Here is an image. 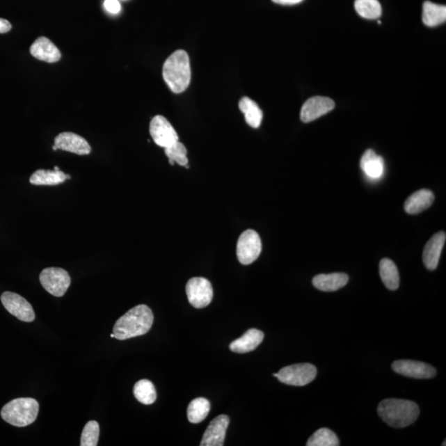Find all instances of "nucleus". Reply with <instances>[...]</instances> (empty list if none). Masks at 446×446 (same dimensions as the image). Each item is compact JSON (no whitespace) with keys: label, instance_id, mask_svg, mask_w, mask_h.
<instances>
[{"label":"nucleus","instance_id":"72a5a7b5","mask_svg":"<svg viewBox=\"0 0 446 446\" xmlns=\"http://www.w3.org/2000/svg\"><path fill=\"white\" fill-rule=\"evenodd\" d=\"M52 149L54 150V151H56V150H58V149H57V148L56 147L55 145H53Z\"/></svg>","mask_w":446,"mask_h":446},{"label":"nucleus","instance_id":"c756f323","mask_svg":"<svg viewBox=\"0 0 446 446\" xmlns=\"http://www.w3.org/2000/svg\"><path fill=\"white\" fill-rule=\"evenodd\" d=\"M99 437V425L95 421L88 422L81 435V446H96L98 445Z\"/></svg>","mask_w":446,"mask_h":446},{"label":"nucleus","instance_id":"423d86ee","mask_svg":"<svg viewBox=\"0 0 446 446\" xmlns=\"http://www.w3.org/2000/svg\"><path fill=\"white\" fill-rule=\"evenodd\" d=\"M262 244L259 234L254 230H246L238 239L237 255L242 264H253L262 253Z\"/></svg>","mask_w":446,"mask_h":446},{"label":"nucleus","instance_id":"412c9836","mask_svg":"<svg viewBox=\"0 0 446 446\" xmlns=\"http://www.w3.org/2000/svg\"><path fill=\"white\" fill-rule=\"evenodd\" d=\"M68 179H70L69 175L65 174L58 166H55L52 170H38L34 172L29 181L34 185H57Z\"/></svg>","mask_w":446,"mask_h":446},{"label":"nucleus","instance_id":"7c9ffc66","mask_svg":"<svg viewBox=\"0 0 446 446\" xmlns=\"http://www.w3.org/2000/svg\"><path fill=\"white\" fill-rule=\"evenodd\" d=\"M104 6L105 10L112 15H117L121 11V4L118 0H105Z\"/></svg>","mask_w":446,"mask_h":446},{"label":"nucleus","instance_id":"0eeeda50","mask_svg":"<svg viewBox=\"0 0 446 446\" xmlns=\"http://www.w3.org/2000/svg\"><path fill=\"white\" fill-rule=\"evenodd\" d=\"M40 282L48 293L55 297H63L70 285V277L67 271L61 268H47L40 275Z\"/></svg>","mask_w":446,"mask_h":446},{"label":"nucleus","instance_id":"dca6fc26","mask_svg":"<svg viewBox=\"0 0 446 446\" xmlns=\"http://www.w3.org/2000/svg\"><path fill=\"white\" fill-rule=\"evenodd\" d=\"M30 53L35 58L47 63H57L61 58L58 48L46 37L38 38L31 46Z\"/></svg>","mask_w":446,"mask_h":446},{"label":"nucleus","instance_id":"b1692460","mask_svg":"<svg viewBox=\"0 0 446 446\" xmlns=\"http://www.w3.org/2000/svg\"><path fill=\"white\" fill-rule=\"evenodd\" d=\"M239 109L245 115L247 125L253 128H258L262 125L263 113L255 101L244 97L240 100Z\"/></svg>","mask_w":446,"mask_h":446},{"label":"nucleus","instance_id":"393cba45","mask_svg":"<svg viewBox=\"0 0 446 446\" xmlns=\"http://www.w3.org/2000/svg\"><path fill=\"white\" fill-rule=\"evenodd\" d=\"M211 405L209 401L204 397L193 399L189 404L187 415L189 421L193 424L200 423L204 421L210 412Z\"/></svg>","mask_w":446,"mask_h":446},{"label":"nucleus","instance_id":"f3484780","mask_svg":"<svg viewBox=\"0 0 446 446\" xmlns=\"http://www.w3.org/2000/svg\"><path fill=\"white\" fill-rule=\"evenodd\" d=\"M264 337L262 330L250 329L241 337L230 344V350L238 354L253 351L263 342Z\"/></svg>","mask_w":446,"mask_h":446},{"label":"nucleus","instance_id":"f704fd0d","mask_svg":"<svg viewBox=\"0 0 446 446\" xmlns=\"http://www.w3.org/2000/svg\"><path fill=\"white\" fill-rule=\"evenodd\" d=\"M110 337H111L112 338H114V334L113 333L111 334V335H110Z\"/></svg>","mask_w":446,"mask_h":446},{"label":"nucleus","instance_id":"39448f33","mask_svg":"<svg viewBox=\"0 0 446 446\" xmlns=\"http://www.w3.org/2000/svg\"><path fill=\"white\" fill-rule=\"evenodd\" d=\"M317 370L314 365L308 363L286 366L279 373L273 374L279 381L288 385L304 386L310 383L317 376Z\"/></svg>","mask_w":446,"mask_h":446},{"label":"nucleus","instance_id":"cd10ccee","mask_svg":"<svg viewBox=\"0 0 446 446\" xmlns=\"http://www.w3.org/2000/svg\"><path fill=\"white\" fill-rule=\"evenodd\" d=\"M308 446H338L339 440L337 435L328 428H321L308 440Z\"/></svg>","mask_w":446,"mask_h":446},{"label":"nucleus","instance_id":"a211bd4d","mask_svg":"<svg viewBox=\"0 0 446 446\" xmlns=\"http://www.w3.org/2000/svg\"><path fill=\"white\" fill-rule=\"evenodd\" d=\"M435 200L434 193L428 189H421L406 200L404 209L409 214H418L430 207Z\"/></svg>","mask_w":446,"mask_h":446},{"label":"nucleus","instance_id":"5701e85b","mask_svg":"<svg viewBox=\"0 0 446 446\" xmlns=\"http://www.w3.org/2000/svg\"><path fill=\"white\" fill-rule=\"evenodd\" d=\"M381 280L388 289L396 290L399 287V273L396 264L390 259H383L379 264Z\"/></svg>","mask_w":446,"mask_h":446},{"label":"nucleus","instance_id":"6ab92c4d","mask_svg":"<svg viewBox=\"0 0 446 446\" xmlns=\"http://www.w3.org/2000/svg\"><path fill=\"white\" fill-rule=\"evenodd\" d=\"M349 277L344 273H333L329 275H319L313 278L312 285L316 289L324 292H334L347 285Z\"/></svg>","mask_w":446,"mask_h":446},{"label":"nucleus","instance_id":"4468645a","mask_svg":"<svg viewBox=\"0 0 446 446\" xmlns=\"http://www.w3.org/2000/svg\"><path fill=\"white\" fill-rule=\"evenodd\" d=\"M227 415H220L207 427L200 443L201 446H223L229 425Z\"/></svg>","mask_w":446,"mask_h":446},{"label":"nucleus","instance_id":"a878e982","mask_svg":"<svg viewBox=\"0 0 446 446\" xmlns=\"http://www.w3.org/2000/svg\"><path fill=\"white\" fill-rule=\"evenodd\" d=\"M134 394L136 399L145 405H151L157 400L156 388L148 379H141L135 384Z\"/></svg>","mask_w":446,"mask_h":446},{"label":"nucleus","instance_id":"f03ea898","mask_svg":"<svg viewBox=\"0 0 446 446\" xmlns=\"http://www.w3.org/2000/svg\"><path fill=\"white\" fill-rule=\"evenodd\" d=\"M162 74L166 85L175 94L186 90L191 81V61L188 53L178 50L168 57L163 65Z\"/></svg>","mask_w":446,"mask_h":446},{"label":"nucleus","instance_id":"2f4dec72","mask_svg":"<svg viewBox=\"0 0 446 446\" xmlns=\"http://www.w3.org/2000/svg\"><path fill=\"white\" fill-rule=\"evenodd\" d=\"M12 29V25L6 19H0V33H6Z\"/></svg>","mask_w":446,"mask_h":446},{"label":"nucleus","instance_id":"2eb2a0df","mask_svg":"<svg viewBox=\"0 0 446 446\" xmlns=\"http://www.w3.org/2000/svg\"><path fill=\"white\" fill-rule=\"evenodd\" d=\"M446 240L445 232L435 234L430 241H428L422 254L424 264L429 271H434L438 266L441 253Z\"/></svg>","mask_w":446,"mask_h":446},{"label":"nucleus","instance_id":"9b49d317","mask_svg":"<svg viewBox=\"0 0 446 446\" xmlns=\"http://www.w3.org/2000/svg\"><path fill=\"white\" fill-rule=\"evenodd\" d=\"M395 373L413 379H431L436 376V370L430 365L415 360H397L392 365Z\"/></svg>","mask_w":446,"mask_h":446},{"label":"nucleus","instance_id":"4be33fe9","mask_svg":"<svg viewBox=\"0 0 446 446\" xmlns=\"http://www.w3.org/2000/svg\"><path fill=\"white\" fill-rule=\"evenodd\" d=\"M446 20V7L430 1L423 4L422 21L424 24L431 26H438Z\"/></svg>","mask_w":446,"mask_h":446},{"label":"nucleus","instance_id":"6e6552de","mask_svg":"<svg viewBox=\"0 0 446 446\" xmlns=\"http://www.w3.org/2000/svg\"><path fill=\"white\" fill-rule=\"evenodd\" d=\"M186 294L189 303L196 308L209 306L214 297L211 282L201 277L192 278L188 281Z\"/></svg>","mask_w":446,"mask_h":446},{"label":"nucleus","instance_id":"7ed1b4c3","mask_svg":"<svg viewBox=\"0 0 446 446\" xmlns=\"http://www.w3.org/2000/svg\"><path fill=\"white\" fill-rule=\"evenodd\" d=\"M378 413L388 426L404 428L417 421L420 410L413 401L390 399L379 404Z\"/></svg>","mask_w":446,"mask_h":446},{"label":"nucleus","instance_id":"bb28decb","mask_svg":"<svg viewBox=\"0 0 446 446\" xmlns=\"http://www.w3.org/2000/svg\"><path fill=\"white\" fill-rule=\"evenodd\" d=\"M356 10L367 19H377L382 15V7L378 0H356Z\"/></svg>","mask_w":446,"mask_h":446},{"label":"nucleus","instance_id":"9d476101","mask_svg":"<svg viewBox=\"0 0 446 446\" xmlns=\"http://www.w3.org/2000/svg\"><path fill=\"white\" fill-rule=\"evenodd\" d=\"M1 302L6 310L17 319L25 322H32L35 320L32 305L19 294L4 292L1 295Z\"/></svg>","mask_w":446,"mask_h":446},{"label":"nucleus","instance_id":"1a4fd4ad","mask_svg":"<svg viewBox=\"0 0 446 446\" xmlns=\"http://www.w3.org/2000/svg\"><path fill=\"white\" fill-rule=\"evenodd\" d=\"M150 134L154 143L163 148H169L179 141V136L173 126L161 115L152 118L150 125Z\"/></svg>","mask_w":446,"mask_h":446},{"label":"nucleus","instance_id":"473e14b6","mask_svg":"<svg viewBox=\"0 0 446 446\" xmlns=\"http://www.w3.org/2000/svg\"><path fill=\"white\" fill-rule=\"evenodd\" d=\"M273 3L282 4V6H294L303 1V0H272Z\"/></svg>","mask_w":446,"mask_h":446},{"label":"nucleus","instance_id":"ddd939ff","mask_svg":"<svg viewBox=\"0 0 446 446\" xmlns=\"http://www.w3.org/2000/svg\"><path fill=\"white\" fill-rule=\"evenodd\" d=\"M54 145L57 149L83 156L91 152V147L82 136L65 132L56 136Z\"/></svg>","mask_w":446,"mask_h":446},{"label":"nucleus","instance_id":"f8f14e48","mask_svg":"<svg viewBox=\"0 0 446 446\" xmlns=\"http://www.w3.org/2000/svg\"><path fill=\"white\" fill-rule=\"evenodd\" d=\"M334 108V101L328 97H312L303 105L300 118L303 122H310L332 111Z\"/></svg>","mask_w":446,"mask_h":446},{"label":"nucleus","instance_id":"f257e3e1","mask_svg":"<svg viewBox=\"0 0 446 446\" xmlns=\"http://www.w3.org/2000/svg\"><path fill=\"white\" fill-rule=\"evenodd\" d=\"M153 321L151 308L141 304L132 308L116 321L113 330L114 338L125 341L147 334L151 330Z\"/></svg>","mask_w":446,"mask_h":446},{"label":"nucleus","instance_id":"c85d7f7f","mask_svg":"<svg viewBox=\"0 0 446 446\" xmlns=\"http://www.w3.org/2000/svg\"><path fill=\"white\" fill-rule=\"evenodd\" d=\"M165 153L171 166H174L175 163H177L181 166L189 168L188 158H187V149L184 147V144L176 141V143L170 147L165 148Z\"/></svg>","mask_w":446,"mask_h":446},{"label":"nucleus","instance_id":"aec40b11","mask_svg":"<svg viewBox=\"0 0 446 446\" xmlns=\"http://www.w3.org/2000/svg\"><path fill=\"white\" fill-rule=\"evenodd\" d=\"M360 167L365 175L371 180L381 179L384 173L383 159L373 150L365 152L361 158Z\"/></svg>","mask_w":446,"mask_h":446},{"label":"nucleus","instance_id":"20e7f679","mask_svg":"<svg viewBox=\"0 0 446 446\" xmlns=\"http://www.w3.org/2000/svg\"><path fill=\"white\" fill-rule=\"evenodd\" d=\"M39 404L31 397H20L8 403L1 410L4 421L17 427L33 424L38 417Z\"/></svg>","mask_w":446,"mask_h":446}]
</instances>
